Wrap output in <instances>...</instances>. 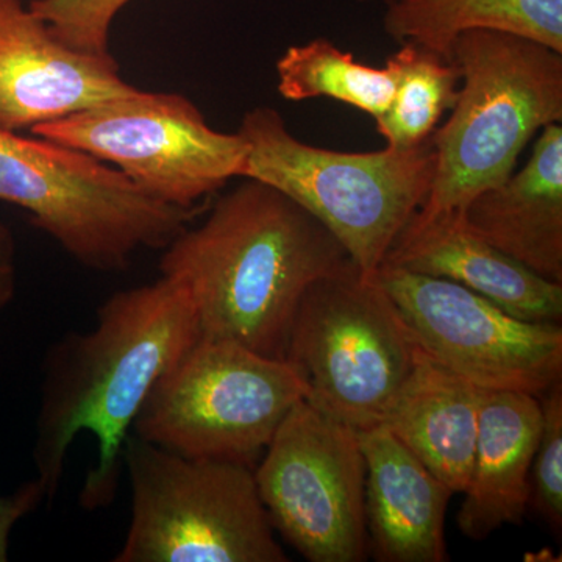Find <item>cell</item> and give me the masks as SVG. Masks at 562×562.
<instances>
[{
	"label": "cell",
	"instance_id": "21",
	"mask_svg": "<svg viewBox=\"0 0 562 562\" xmlns=\"http://www.w3.org/2000/svg\"><path fill=\"white\" fill-rule=\"evenodd\" d=\"M541 430L532 458L530 506L554 532L562 530V380L543 394Z\"/></svg>",
	"mask_w": 562,
	"mask_h": 562
},
{
	"label": "cell",
	"instance_id": "1",
	"mask_svg": "<svg viewBox=\"0 0 562 562\" xmlns=\"http://www.w3.org/2000/svg\"><path fill=\"white\" fill-rule=\"evenodd\" d=\"M201 339L187 290L161 277L117 291L98 308L88 331L66 333L43 361L33 464L50 505L60 490L74 439L91 432L98 461L79 502L109 508L122 475V450L155 383Z\"/></svg>",
	"mask_w": 562,
	"mask_h": 562
},
{
	"label": "cell",
	"instance_id": "20",
	"mask_svg": "<svg viewBox=\"0 0 562 562\" xmlns=\"http://www.w3.org/2000/svg\"><path fill=\"white\" fill-rule=\"evenodd\" d=\"M395 79L390 109L376 120L386 147L406 150L430 139L442 114L452 110L461 85V69L435 50L403 43L387 58Z\"/></svg>",
	"mask_w": 562,
	"mask_h": 562
},
{
	"label": "cell",
	"instance_id": "10",
	"mask_svg": "<svg viewBox=\"0 0 562 562\" xmlns=\"http://www.w3.org/2000/svg\"><path fill=\"white\" fill-rule=\"evenodd\" d=\"M254 473L276 532L306 561L368 560L366 464L355 428L305 398Z\"/></svg>",
	"mask_w": 562,
	"mask_h": 562
},
{
	"label": "cell",
	"instance_id": "12",
	"mask_svg": "<svg viewBox=\"0 0 562 562\" xmlns=\"http://www.w3.org/2000/svg\"><path fill=\"white\" fill-rule=\"evenodd\" d=\"M111 54L72 49L22 0H0V128L31 132L131 95Z\"/></svg>",
	"mask_w": 562,
	"mask_h": 562
},
{
	"label": "cell",
	"instance_id": "15",
	"mask_svg": "<svg viewBox=\"0 0 562 562\" xmlns=\"http://www.w3.org/2000/svg\"><path fill=\"white\" fill-rule=\"evenodd\" d=\"M469 231L543 279L562 283V125H547L522 171L460 211Z\"/></svg>",
	"mask_w": 562,
	"mask_h": 562
},
{
	"label": "cell",
	"instance_id": "14",
	"mask_svg": "<svg viewBox=\"0 0 562 562\" xmlns=\"http://www.w3.org/2000/svg\"><path fill=\"white\" fill-rule=\"evenodd\" d=\"M364 454L368 549L379 562H443L454 492L384 425L358 430Z\"/></svg>",
	"mask_w": 562,
	"mask_h": 562
},
{
	"label": "cell",
	"instance_id": "3",
	"mask_svg": "<svg viewBox=\"0 0 562 562\" xmlns=\"http://www.w3.org/2000/svg\"><path fill=\"white\" fill-rule=\"evenodd\" d=\"M461 87L452 114L431 135L435 176L425 216L461 211L513 176L532 136L562 121V54L494 31L458 36Z\"/></svg>",
	"mask_w": 562,
	"mask_h": 562
},
{
	"label": "cell",
	"instance_id": "22",
	"mask_svg": "<svg viewBox=\"0 0 562 562\" xmlns=\"http://www.w3.org/2000/svg\"><path fill=\"white\" fill-rule=\"evenodd\" d=\"M132 0H31L29 9L72 49L106 55L114 18Z\"/></svg>",
	"mask_w": 562,
	"mask_h": 562
},
{
	"label": "cell",
	"instance_id": "24",
	"mask_svg": "<svg viewBox=\"0 0 562 562\" xmlns=\"http://www.w3.org/2000/svg\"><path fill=\"white\" fill-rule=\"evenodd\" d=\"M18 286V244L10 225L0 216V312L13 301Z\"/></svg>",
	"mask_w": 562,
	"mask_h": 562
},
{
	"label": "cell",
	"instance_id": "11",
	"mask_svg": "<svg viewBox=\"0 0 562 562\" xmlns=\"http://www.w3.org/2000/svg\"><path fill=\"white\" fill-rule=\"evenodd\" d=\"M375 279L422 351L475 386L539 397L562 380L560 324L519 319L461 284L394 266Z\"/></svg>",
	"mask_w": 562,
	"mask_h": 562
},
{
	"label": "cell",
	"instance_id": "8",
	"mask_svg": "<svg viewBox=\"0 0 562 562\" xmlns=\"http://www.w3.org/2000/svg\"><path fill=\"white\" fill-rule=\"evenodd\" d=\"M420 351L375 276L350 262L305 292L286 358L308 383L306 401L358 431L382 424Z\"/></svg>",
	"mask_w": 562,
	"mask_h": 562
},
{
	"label": "cell",
	"instance_id": "5",
	"mask_svg": "<svg viewBox=\"0 0 562 562\" xmlns=\"http://www.w3.org/2000/svg\"><path fill=\"white\" fill-rule=\"evenodd\" d=\"M0 202L27 211L70 258L98 272L127 271L138 251L165 249L199 213L149 198L92 155L3 128Z\"/></svg>",
	"mask_w": 562,
	"mask_h": 562
},
{
	"label": "cell",
	"instance_id": "9",
	"mask_svg": "<svg viewBox=\"0 0 562 562\" xmlns=\"http://www.w3.org/2000/svg\"><path fill=\"white\" fill-rule=\"evenodd\" d=\"M31 133L109 162L144 194L180 209H199L202 199L243 179L249 150L238 132L214 131L177 92L136 90Z\"/></svg>",
	"mask_w": 562,
	"mask_h": 562
},
{
	"label": "cell",
	"instance_id": "17",
	"mask_svg": "<svg viewBox=\"0 0 562 562\" xmlns=\"http://www.w3.org/2000/svg\"><path fill=\"white\" fill-rule=\"evenodd\" d=\"M482 387L420 351L382 424L454 494L471 475Z\"/></svg>",
	"mask_w": 562,
	"mask_h": 562
},
{
	"label": "cell",
	"instance_id": "7",
	"mask_svg": "<svg viewBox=\"0 0 562 562\" xmlns=\"http://www.w3.org/2000/svg\"><path fill=\"white\" fill-rule=\"evenodd\" d=\"M308 394L301 369L288 358L199 339L151 387L132 432L181 457L255 468Z\"/></svg>",
	"mask_w": 562,
	"mask_h": 562
},
{
	"label": "cell",
	"instance_id": "6",
	"mask_svg": "<svg viewBox=\"0 0 562 562\" xmlns=\"http://www.w3.org/2000/svg\"><path fill=\"white\" fill-rule=\"evenodd\" d=\"M132 514L116 562H286L254 468L125 439Z\"/></svg>",
	"mask_w": 562,
	"mask_h": 562
},
{
	"label": "cell",
	"instance_id": "18",
	"mask_svg": "<svg viewBox=\"0 0 562 562\" xmlns=\"http://www.w3.org/2000/svg\"><path fill=\"white\" fill-rule=\"evenodd\" d=\"M383 31L450 61L458 36L471 31L512 33L562 54V0H401L386 7Z\"/></svg>",
	"mask_w": 562,
	"mask_h": 562
},
{
	"label": "cell",
	"instance_id": "4",
	"mask_svg": "<svg viewBox=\"0 0 562 562\" xmlns=\"http://www.w3.org/2000/svg\"><path fill=\"white\" fill-rule=\"evenodd\" d=\"M243 179L261 181L299 203L338 239L362 276L373 277L405 225L427 201L435 147L339 151L302 143L271 106L244 114Z\"/></svg>",
	"mask_w": 562,
	"mask_h": 562
},
{
	"label": "cell",
	"instance_id": "13",
	"mask_svg": "<svg viewBox=\"0 0 562 562\" xmlns=\"http://www.w3.org/2000/svg\"><path fill=\"white\" fill-rule=\"evenodd\" d=\"M383 265L453 281L519 319L561 324L562 283L543 279L484 241L465 227L460 211L431 216L417 211Z\"/></svg>",
	"mask_w": 562,
	"mask_h": 562
},
{
	"label": "cell",
	"instance_id": "16",
	"mask_svg": "<svg viewBox=\"0 0 562 562\" xmlns=\"http://www.w3.org/2000/svg\"><path fill=\"white\" fill-rule=\"evenodd\" d=\"M479 417L471 475L457 517L458 528L472 541L522 522L530 506L541 403L527 392L482 390Z\"/></svg>",
	"mask_w": 562,
	"mask_h": 562
},
{
	"label": "cell",
	"instance_id": "2",
	"mask_svg": "<svg viewBox=\"0 0 562 562\" xmlns=\"http://www.w3.org/2000/svg\"><path fill=\"white\" fill-rule=\"evenodd\" d=\"M350 260L338 239L283 192L244 179L198 227L162 249L161 277L190 295L201 339L286 358L303 295Z\"/></svg>",
	"mask_w": 562,
	"mask_h": 562
},
{
	"label": "cell",
	"instance_id": "23",
	"mask_svg": "<svg viewBox=\"0 0 562 562\" xmlns=\"http://www.w3.org/2000/svg\"><path fill=\"white\" fill-rule=\"evenodd\" d=\"M46 502L43 486L33 479L18 487L13 494L0 495V562L9 560L10 535L14 525Z\"/></svg>",
	"mask_w": 562,
	"mask_h": 562
},
{
	"label": "cell",
	"instance_id": "25",
	"mask_svg": "<svg viewBox=\"0 0 562 562\" xmlns=\"http://www.w3.org/2000/svg\"><path fill=\"white\" fill-rule=\"evenodd\" d=\"M357 2H382L384 7L394 5V3L401 2V0H357Z\"/></svg>",
	"mask_w": 562,
	"mask_h": 562
},
{
	"label": "cell",
	"instance_id": "19",
	"mask_svg": "<svg viewBox=\"0 0 562 562\" xmlns=\"http://www.w3.org/2000/svg\"><path fill=\"white\" fill-rule=\"evenodd\" d=\"M276 69L280 95L292 102L330 98L364 111L376 121L394 98L395 79L390 66L362 65L350 52L325 38L288 47Z\"/></svg>",
	"mask_w": 562,
	"mask_h": 562
}]
</instances>
